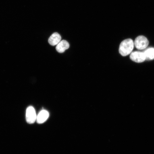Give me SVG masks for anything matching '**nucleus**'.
<instances>
[{"mask_svg": "<svg viewBox=\"0 0 154 154\" xmlns=\"http://www.w3.org/2000/svg\"><path fill=\"white\" fill-rule=\"evenodd\" d=\"M146 60H153L154 59V48H149L143 51Z\"/></svg>", "mask_w": 154, "mask_h": 154, "instance_id": "nucleus-8", "label": "nucleus"}, {"mask_svg": "<svg viewBox=\"0 0 154 154\" xmlns=\"http://www.w3.org/2000/svg\"><path fill=\"white\" fill-rule=\"evenodd\" d=\"M134 47V43L130 38L125 40L121 42L119 47V51L123 57L126 56L132 52Z\"/></svg>", "mask_w": 154, "mask_h": 154, "instance_id": "nucleus-1", "label": "nucleus"}, {"mask_svg": "<svg viewBox=\"0 0 154 154\" xmlns=\"http://www.w3.org/2000/svg\"><path fill=\"white\" fill-rule=\"evenodd\" d=\"M36 115L35 109L30 106L27 108L26 113V122L29 124H33L36 120Z\"/></svg>", "mask_w": 154, "mask_h": 154, "instance_id": "nucleus-3", "label": "nucleus"}, {"mask_svg": "<svg viewBox=\"0 0 154 154\" xmlns=\"http://www.w3.org/2000/svg\"><path fill=\"white\" fill-rule=\"evenodd\" d=\"M130 58L133 61L137 63H141L146 60L143 52L135 51L131 54Z\"/></svg>", "mask_w": 154, "mask_h": 154, "instance_id": "nucleus-4", "label": "nucleus"}, {"mask_svg": "<svg viewBox=\"0 0 154 154\" xmlns=\"http://www.w3.org/2000/svg\"><path fill=\"white\" fill-rule=\"evenodd\" d=\"M61 36L59 33L55 32L51 35L48 40L50 45L52 46L57 45L61 41Z\"/></svg>", "mask_w": 154, "mask_h": 154, "instance_id": "nucleus-7", "label": "nucleus"}, {"mask_svg": "<svg viewBox=\"0 0 154 154\" xmlns=\"http://www.w3.org/2000/svg\"><path fill=\"white\" fill-rule=\"evenodd\" d=\"M70 45L68 42L65 40H61L57 44L56 47L57 51L59 53L64 52L66 50L68 49Z\"/></svg>", "mask_w": 154, "mask_h": 154, "instance_id": "nucleus-6", "label": "nucleus"}, {"mask_svg": "<svg viewBox=\"0 0 154 154\" xmlns=\"http://www.w3.org/2000/svg\"><path fill=\"white\" fill-rule=\"evenodd\" d=\"M49 116V113L46 110H42L37 116L36 121L38 124H42L45 122Z\"/></svg>", "mask_w": 154, "mask_h": 154, "instance_id": "nucleus-5", "label": "nucleus"}, {"mask_svg": "<svg viewBox=\"0 0 154 154\" xmlns=\"http://www.w3.org/2000/svg\"><path fill=\"white\" fill-rule=\"evenodd\" d=\"M149 44L147 38L143 36H138L135 40L134 45L137 49L138 50H143L146 49Z\"/></svg>", "mask_w": 154, "mask_h": 154, "instance_id": "nucleus-2", "label": "nucleus"}]
</instances>
